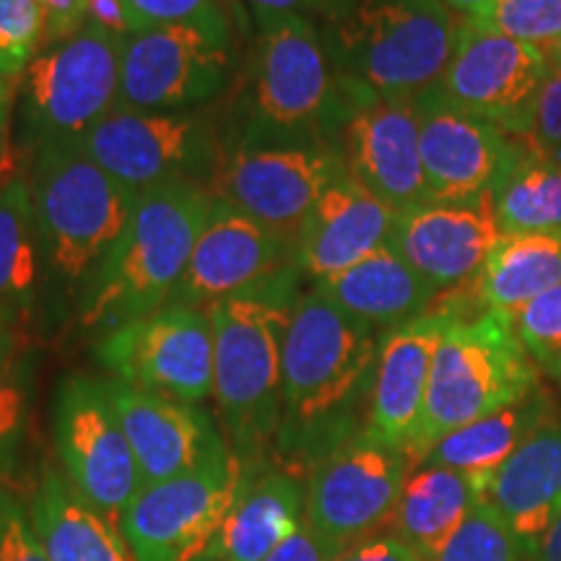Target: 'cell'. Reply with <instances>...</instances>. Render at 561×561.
Here are the masks:
<instances>
[{
	"label": "cell",
	"instance_id": "obj_1",
	"mask_svg": "<svg viewBox=\"0 0 561 561\" xmlns=\"http://www.w3.org/2000/svg\"><path fill=\"white\" fill-rule=\"evenodd\" d=\"M380 339L310 289L301 294L284 341V382L276 432L278 466L310 473L322 458L359 434Z\"/></svg>",
	"mask_w": 561,
	"mask_h": 561
},
{
	"label": "cell",
	"instance_id": "obj_2",
	"mask_svg": "<svg viewBox=\"0 0 561 561\" xmlns=\"http://www.w3.org/2000/svg\"><path fill=\"white\" fill-rule=\"evenodd\" d=\"M252 24L227 151L335 146L346 104L318 24L286 13H252Z\"/></svg>",
	"mask_w": 561,
	"mask_h": 561
},
{
	"label": "cell",
	"instance_id": "obj_3",
	"mask_svg": "<svg viewBox=\"0 0 561 561\" xmlns=\"http://www.w3.org/2000/svg\"><path fill=\"white\" fill-rule=\"evenodd\" d=\"M297 263L206 307L214 328V396L231 453L244 466L268 462L276 445L284 341L301 299Z\"/></svg>",
	"mask_w": 561,
	"mask_h": 561
},
{
	"label": "cell",
	"instance_id": "obj_4",
	"mask_svg": "<svg viewBox=\"0 0 561 561\" xmlns=\"http://www.w3.org/2000/svg\"><path fill=\"white\" fill-rule=\"evenodd\" d=\"M45 291L53 312L79 310L89 284L121 242L136 195L89 159L81 140H53L30 157Z\"/></svg>",
	"mask_w": 561,
	"mask_h": 561
},
{
	"label": "cell",
	"instance_id": "obj_5",
	"mask_svg": "<svg viewBox=\"0 0 561 561\" xmlns=\"http://www.w3.org/2000/svg\"><path fill=\"white\" fill-rule=\"evenodd\" d=\"M214 193L201 182H164L136 195L130 221L79 301L87 331L107 335L170 301L198 242Z\"/></svg>",
	"mask_w": 561,
	"mask_h": 561
},
{
	"label": "cell",
	"instance_id": "obj_6",
	"mask_svg": "<svg viewBox=\"0 0 561 561\" xmlns=\"http://www.w3.org/2000/svg\"><path fill=\"white\" fill-rule=\"evenodd\" d=\"M460 21L442 0H354L346 13L325 21L322 39L341 83L388 100H416L445 76Z\"/></svg>",
	"mask_w": 561,
	"mask_h": 561
},
{
	"label": "cell",
	"instance_id": "obj_7",
	"mask_svg": "<svg viewBox=\"0 0 561 561\" xmlns=\"http://www.w3.org/2000/svg\"><path fill=\"white\" fill-rule=\"evenodd\" d=\"M536 388H541L538 367L510 314H453L434 354L424 411L409 447L413 468L442 437L523 401Z\"/></svg>",
	"mask_w": 561,
	"mask_h": 561
},
{
	"label": "cell",
	"instance_id": "obj_8",
	"mask_svg": "<svg viewBox=\"0 0 561 561\" xmlns=\"http://www.w3.org/2000/svg\"><path fill=\"white\" fill-rule=\"evenodd\" d=\"M234 79V21L221 3L201 16L125 37L117 107L198 110L221 96Z\"/></svg>",
	"mask_w": 561,
	"mask_h": 561
},
{
	"label": "cell",
	"instance_id": "obj_9",
	"mask_svg": "<svg viewBox=\"0 0 561 561\" xmlns=\"http://www.w3.org/2000/svg\"><path fill=\"white\" fill-rule=\"evenodd\" d=\"M123 42L87 24L26 66L16 79L19 140L26 157L53 140H81L117 107Z\"/></svg>",
	"mask_w": 561,
	"mask_h": 561
},
{
	"label": "cell",
	"instance_id": "obj_10",
	"mask_svg": "<svg viewBox=\"0 0 561 561\" xmlns=\"http://www.w3.org/2000/svg\"><path fill=\"white\" fill-rule=\"evenodd\" d=\"M244 483V462L234 453L151 483L133 496L117 528L136 561H201L216 543Z\"/></svg>",
	"mask_w": 561,
	"mask_h": 561
},
{
	"label": "cell",
	"instance_id": "obj_11",
	"mask_svg": "<svg viewBox=\"0 0 561 561\" xmlns=\"http://www.w3.org/2000/svg\"><path fill=\"white\" fill-rule=\"evenodd\" d=\"M83 151L133 193L164 182L208 187L221 161L208 112H144L115 107L81 136Z\"/></svg>",
	"mask_w": 561,
	"mask_h": 561
},
{
	"label": "cell",
	"instance_id": "obj_12",
	"mask_svg": "<svg viewBox=\"0 0 561 561\" xmlns=\"http://www.w3.org/2000/svg\"><path fill=\"white\" fill-rule=\"evenodd\" d=\"M112 380L182 403L214 392V328L203 307L164 305L96 341Z\"/></svg>",
	"mask_w": 561,
	"mask_h": 561
},
{
	"label": "cell",
	"instance_id": "obj_13",
	"mask_svg": "<svg viewBox=\"0 0 561 561\" xmlns=\"http://www.w3.org/2000/svg\"><path fill=\"white\" fill-rule=\"evenodd\" d=\"M411 471L409 453L362 430L307 473L305 523L348 549L392 520Z\"/></svg>",
	"mask_w": 561,
	"mask_h": 561
},
{
	"label": "cell",
	"instance_id": "obj_14",
	"mask_svg": "<svg viewBox=\"0 0 561 561\" xmlns=\"http://www.w3.org/2000/svg\"><path fill=\"white\" fill-rule=\"evenodd\" d=\"M53 437L73 489L107 520H121L144 481L102 380L76 375L60 382L53 403Z\"/></svg>",
	"mask_w": 561,
	"mask_h": 561
},
{
	"label": "cell",
	"instance_id": "obj_15",
	"mask_svg": "<svg viewBox=\"0 0 561 561\" xmlns=\"http://www.w3.org/2000/svg\"><path fill=\"white\" fill-rule=\"evenodd\" d=\"M346 174L339 146H271L229 149L208 191L229 206L294 242L320 195Z\"/></svg>",
	"mask_w": 561,
	"mask_h": 561
},
{
	"label": "cell",
	"instance_id": "obj_16",
	"mask_svg": "<svg viewBox=\"0 0 561 561\" xmlns=\"http://www.w3.org/2000/svg\"><path fill=\"white\" fill-rule=\"evenodd\" d=\"M551 62L543 50L462 19L453 60L437 87L455 104L525 140Z\"/></svg>",
	"mask_w": 561,
	"mask_h": 561
},
{
	"label": "cell",
	"instance_id": "obj_17",
	"mask_svg": "<svg viewBox=\"0 0 561 561\" xmlns=\"http://www.w3.org/2000/svg\"><path fill=\"white\" fill-rule=\"evenodd\" d=\"M416 112L426 191L437 203L494 195L502 180L528 153L520 138L510 136L486 117L462 110L439 87L416 96Z\"/></svg>",
	"mask_w": 561,
	"mask_h": 561
},
{
	"label": "cell",
	"instance_id": "obj_18",
	"mask_svg": "<svg viewBox=\"0 0 561 561\" xmlns=\"http://www.w3.org/2000/svg\"><path fill=\"white\" fill-rule=\"evenodd\" d=\"M341 94L346 115L335 146L351 178L398 214L430 203L416 100H388L346 83H341Z\"/></svg>",
	"mask_w": 561,
	"mask_h": 561
},
{
	"label": "cell",
	"instance_id": "obj_19",
	"mask_svg": "<svg viewBox=\"0 0 561 561\" xmlns=\"http://www.w3.org/2000/svg\"><path fill=\"white\" fill-rule=\"evenodd\" d=\"M500 240L494 195L460 203H421L396 216L390 234L392 248L437 294L476 284Z\"/></svg>",
	"mask_w": 561,
	"mask_h": 561
},
{
	"label": "cell",
	"instance_id": "obj_20",
	"mask_svg": "<svg viewBox=\"0 0 561 561\" xmlns=\"http://www.w3.org/2000/svg\"><path fill=\"white\" fill-rule=\"evenodd\" d=\"M297 263V248L276 231L214 198L198 242L167 305L203 307L234 297Z\"/></svg>",
	"mask_w": 561,
	"mask_h": 561
},
{
	"label": "cell",
	"instance_id": "obj_21",
	"mask_svg": "<svg viewBox=\"0 0 561 561\" xmlns=\"http://www.w3.org/2000/svg\"><path fill=\"white\" fill-rule=\"evenodd\" d=\"M102 382L136 455L144 486L191 473L231 453L210 413L195 403L130 388L112 377Z\"/></svg>",
	"mask_w": 561,
	"mask_h": 561
},
{
	"label": "cell",
	"instance_id": "obj_22",
	"mask_svg": "<svg viewBox=\"0 0 561 561\" xmlns=\"http://www.w3.org/2000/svg\"><path fill=\"white\" fill-rule=\"evenodd\" d=\"M453 314L430 310L382 333L364 430L409 453L424 411L432 362Z\"/></svg>",
	"mask_w": 561,
	"mask_h": 561
},
{
	"label": "cell",
	"instance_id": "obj_23",
	"mask_svg": "<svg viewBox=\"0 0 561 561\" xmlns=\"http://www.w3.org/2000/svg\"><path fill=\"white\" fill-rule=\"evenodd\" d=\"M392 210L346 172L320 195L297 234V265L314 284L351 268L390 242Z\"/></svg>",
	"mask_w": 561,
	"mask_h": 561
},
{
	"label": "cell",
	"instance_id": "obj_24",
	"mask_svg": "<svg viewBox=\"0 0 561 561\" xmlns=\"http://www.w3.org/2000/svg\"><path fill=\"white\" fill-rule=\"evenodd\" d=\"M483 500L510 525L525 557H536L561 510V421L553 413L491 476Z\"/></svg>",
	"mask_w": 561,
	"mask_h": 561
},
{
	"label": "cell",
	"instance_id": "obj_25",
	"mask_svg": "<svg viewBox=\"0 0 561 561\" xmlns=\"http://www.w3.org/2000/svg\"><path fill=\"white\" fill-rule=\"evenodd\" d=\"M305 481L284 466H244V483L216 543L221 561H265L305 517Z\"/></svg>",
	"mask_w": 561,
	"mask_h": 561
},
{
	"label": "cell",
	"instance_id": "obj_26",
	"mask_svg": "<svg viewBox=\"0 0 561 561\" xmlns=\"http://www.w3.org/2000/svg\"><path fill=\"white\" fill-rule=\"evenodd\" d=\"M312 289L351 318L385 331L430 312L439 297L390 242Z\"/></svg>",
	"mask_w": 561,
	"mask_h": 561
},
{
	"label": "cell",
	"instance_id": "obj_27",
	"mask_svg": "<svg viewBox=\"0 0 561 561\" xmlns=\"http://www.w3.org/2000/svg\"><path fill=\"white\" fill-rule=\"evenodd\" d=\"M30 515L50 561H136L117 523L91 507L62 471L45 468Z\"/></svg>",
	"mask_w": 561,
	"mask_h": 561
},
{
	"label": "cell",
	"instance_id": "obj_28",
	"mask_svg": "<svg viewBox=\"0 0 561 561\" xmlns=\"http://www.w3.org/2000/svg\"><path fill=\"white\" fill-rule=\"evenodd\" d=\"M481 500V483L450 468L424 462L413 468L403 483L390 533L409 543L424 561H437L442 549Z\"/></svg>",
	"mask_w": 561,
	"mask_h": 561
},
{
	"label": "cell",
	"instance_id": "obj_29",
	"mask_svg": "<svg viewBox=\"0 0 561 561\" xmlns=\"http://www.w3.org/2000/svg\"><path fill=\"white\" fill-rule=\"evenodd\" d=\"M553 413L549 396L541 388H536L523 401L507 405V409L489 413L479 421L460 426L442 437L437 445L426 453L421 466H439L458 471L476 483H481L486 491L500 468L512 458V453L530 437L538 426Z\"/></svg>",
	"mask_w": 561,
	"mask_h": 561
},
{
	"label": "cell",
	"instance_id": "obj_30",
	"mask_svg": "<svg viewBox=\"0 0 561 561\" xmlns=\"http://www.w3.org/2000/svg\"><path fill=\"white\" fill-rule=\"evenodd\" d=\"M45 286L42 242L30 180L0 191V328H21Z\"/></svg>",
	"mask_w": 561,
	"mask_h": 561
},
{
	"label": "cell",
	"instance_id": "obj_31",
	"mask_svg": "<svg viewBox=\"0 0 561 561\" xmlns=\"http://www.w3.org/2000/svg\"><path fill=\"white\" fill-rule=\"evenodd\" d=\"M561 284V231L502 234L479 276L483 310L515 314Z\"/></svg>",
	"mask_w": 561,
	"mask_h": 561
},
{
	"label": "cell",
	"instance_id": "obj_32",
	"mask_svg": "<svg viewBox=\"0 0 561 561\" xmlns=\"http://www.w3.org/2000/svg\"><path fill=\"white\" fill-rule=\"evenodd\" d=\"M502 234L561 231V161L528 151L494 191Z\"/></svg>",
	"mask_w": 561,
	"mask_h": 561
},
{
	"label": "cell",
	"instance_id": "obj_33",
	"mask_svg": "<svg viewBox=\"0 0 561 561\" xmlns=\"http://www.w3.org/2000/svg\"><path fill=\"white\" fill-rule=\"evenodd\" d=\"M30 351L19 328H0V483L16 476L30 409Z\"/></svg>",
	"mask_w": 561,
	"mask_h": 561
},
{
	"label": "cell",
	"instance_id": "obj_34",
	"mask_svg": "<svg viewBox=\"0 0 561 561\" xmlns=\"http://www.w3.org/2000/svg\"><path fill=\"white\" fill-rule=\"evenodd\" d=\"M523 546L486 500H481L442 549L437 561H525Z\"/></svg>",
	"mask_w": 561,
	"mask_h": 561
},
{
	"label": "cell",
	"instance_id": "obj_35",
	"mask_svg": "<svg viewBox=\"0 0 561 561\" xmlns=\"http://www.w3.org/2000/svg\"><path fill=\"white\" fill-rule=\"evenodd\" d=\"M479 21L543 53L561 42V0H491Z\"/></svg>",
	"mask_w": 561,
	"mask_h": 561
},
{
	"label": "cell",
	"instance_id": "obj_36",
	"mask_svg": "<svg viewBox=\"0 0 561 561\" xmlns=\"http://www.w3.org/2000/svg\"><path fill=\"white\" fill-rule=\"evenodd\" d=\"M45 47V13L37 0H0V79L16 81Z\"/></svg>",
	"mask_w": 561,
	"mask_h": 561
},
{
	"label": "cell",
	"instance_id": "obj_37",
	"mask_svg": "<svg viewBox=\"0 0 561 561\" xmlns=\"http://www.w3.org/2000/svg\"><path fill=\"white\" fill-rule=\"evenodd\" d=\"M517 339L523 341L530 359L538 369L551 375L553 380L561 377V284L553 289L538 294L523 310L512 314Z\"/></svg>",
	"mask_w": 561,
	"mask_h": 561
},
{
	"label": "cell",
	"instance_id": "obj_38",
	"mask_svg": "<svg viewBox=\"0 0 561 561\" xmlns=\"http://www.w3.org/2000/svg\"><path fill=\"white\" fill-rule=\"evenodd\" d=\"M0 561H50L24 502L0 483Z\"/></svg>",
	"mask_w": 561,
	"mask_h": 561
},
{
	"label": "cell",
	"instance_id": "obj_39",
	"mask_svg": "<svg viewBox=\"0 0 561 561\" xmlns=\"http://www.w3.org/2000/svg\"><path fill=\"white\" fill-rule=\"evenodd\" d=\"M533 153L553 157L561 151V70L553 68L546 76L541 94H538L536 112L528 138L523 140Z\"/></svg>",
	"mask_w": 561,
	"mask_h": 561
},
{
	"label": "cell",
	"instance_id": "obj_40",
	"mask_svg": "<svg viewBox=\"0 0 561 561\" xmlns=\"http://www.w3.org/2000/svg\"><path fill=\"white\" fill-rule=\"evenodd\" d=\"M216 5H221V0H125L133 34L201 16Z\"/></svg>",
	"mask_w": 561,
	"mask_h": 561
},
{
	"label": "cell",
	"instance_id": "obj_41",
	"mask_svg": "<svg viewBox=\"0 0 561 561\" xmlns=\"http://www.w3.org/2000/svg\"><path fill=\"white\" fill-rule=\"evenodd\" d=\"M343 551L346 546L331 541L307 523H301L297 533L286 538L265 561H335Z\"/></svg>",
	"mask_w": 561,
	"mask_h": 561
},
{
	"label": "cell",
	"instance_id": "obj_42",
	"mask_svg": "<svg viewBox=\"0 0 561 561\" xmlns=\"http://www.w3.org/2000/svg\"><path fill=\"white\" fill-rule=\"evenodd\" d=\"M13 100L16 81L0 79V191L21 178V153L13 144Z\"/></svg>",
	"mask_w": 561,
	"mask_h": 561
},
{
	"label": "cell",
	"instance_id": "obj_43",
	"mask_svg": "<svg viewBox=\"0 0 561 561\" xmlns=\"http://www.w3.org/2000/svg\"><path fill=\"white\" fill-rule=\"evenodd\" d=\"M45 13V47L73 37L87 26L89 0H37Z\"/></svg>",
	"mask_w": 561,
	"mask_h": 561
},
{
	"label": "cell",
	"instance_id": "obj_44",
	"mask_svg": "<svg viewBox=\"0 0 561 561\" xmlns=\"http://www.w3.org/2000/svg\"><path fill=\"white\" fill-rule=\"evenodd\" d=\"M250 13H286V16L333 21L351 9L354 0H242Z\"/></svg>",
	"mask_w": 561,
	"mask_h": 561
},
{
	"label": "cell",
	"instance_id": "obj_45",
	"mask_svg": "<svg viewBox=\"0 0 561 561\" xmlns=\"http://www.w3.org/2000/svg\"><path fill=\"white\" fill-rule=\"evenodd\" d=\"M335 561H424L409 543L392 533H375V536L362 538L351 543Z\"/></svg>",
	"mask_w": 561,
	"mask_h": 561
},
{
	"label": "cell",
	"instance_id": "obj_46",
	"mask_svg": "<svg viewBox=\"0 0 561 561\" xmlns=\"http://www.w3.org/2000/svg\"><path fill=\"white\" fill-rule=\"evenodd\" d=\"M87 24L107 34H115V37H130L133 34L125 0H89Z\"/></svg>",
	"mask_w": 561,
	"mask_h": 561
},
{
	"label": "cell",
	"instance_id": "obj_47",
	"mask_svg": "<svg viewBox=\"0 0 561 561\" xmlns=\"http://www.w3.org/2000/svg\"><path fill=\"white\" fill-rule=\"evenodd\" d=\"M533 561H561V510L546 530L541 546H538Z\"/></svg>",
	"mask_w": 561,
	"mask_h": 561
},
{
	"label": "cell",
	"instance_id": "obj_48",
	"mask_svg": "<svg viewBox=\"0 0 561 561\" xmlns=\"http://www.w3.org/2000/svg\"><path fill=\"white\" fill-rule=\"evenodd\" d=\"M453 13H460V19L479 21L486 16L491 0H442Z\"/></svg>",
	"mask_w": 561,
	"mask_h": 561
},
{
	"label": "cell",
	"instance_id": "obj_49",
	"mask_svg": "<svg viewBox=\"0 0 561 561\" xmlns=\"http://www.w3.org/2000/svg\"><path fill=\"white\" fill-rule=\"evenodd\" d=\"M546 58H549V62H551L553 68H559V70H561V42H559L557 47H551V50L546 53Z\"/></svg>",
	"mask_w": 561,
	"mask_h": 561
},
{
	"label": "cell",
	"instance_id": "obj_50",
	"mask_svg": "<svg viewBox=\"0 0 561 561\" xmlns=\"http://www.w3.org/2000/svg\"><path fill=\"white\" fill-rule=\"evenodd\" d=\"M553 159H559V161H561V151H559V153H553Z\"/></svg>",
	"mask_w": 561,
	"mask_h": 561
},
{
	"label": "cell",
	"instance_id": "obj_51",
	"mask_svg": "<svg viewBox=\"0 0 561 561\" xmlns=\"http://www.w3.org/2000/svg\"><path fill=\"white\" fill-rule=\"evenodd\" d=\"M559 382H561V377H559Z\"/></svg>",
	"mask_w": 561,
	"mask_h": 561
}]
</instances>
